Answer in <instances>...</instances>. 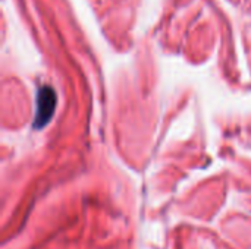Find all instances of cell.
<instances>
[{"mask_svg":"<svg viewBox=\"0 0 251 249\" xmlns=\"http://www.w3.org/2000/svg\"><path fill=\"white\" fill-rule=\"evenodd\" d=\"M54 107H56V94L53 91V88L50 87H41L38 90L37 94V101H35V114H34V128L41 129L44 128L53 113H54Z\"/></svg>","mask_w":251,"mask_h":249,"instance_id":"6da1fadb","label":"cell"}]
</instances>
